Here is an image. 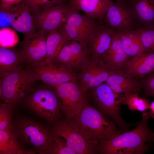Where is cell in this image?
I'll list each match as a JSON object with an SVG mask.
<instances>
[{
  "label": "cell",
  "instance_id": "cell-18",
  "mask_svg": "<svg viewBox=\"0 0 154 154\" xmlns=\"http://www.w3.org/2000/svg\"><path fill=\"white\" fill-rule=\"evenodd\" d=\"M73 9L84 12L85 14L104 23V20L112 1L111 0H66Z\"/></svg>",
  "mask_w": 154,
  "mask_h": 154
},
{
  "label": "cell",
  "instance_id": "cell-26",
  "mask_svg": "<svg viewBox=\"0 0 154 154\" xmlns=\"http://www.w3.org/2000/svg\"><path fill=\"white\" fill-rule=\"evenodd\" d=\"M0 154H28L11 130H0Z\"/></svg>",
  "mask_w": 154,
  "mask_h": 154
},
{
  "label": "cell",
  "instance_id": "cell-29",
  "mask_svg": "<svg viewBox=\"0 0 154 154\" xmlns=\"http://www.w3.org/2000/svg\"><path fill=\"white\" fill-rule=\"evenodd\" d=\"M15 108L5 102L0 104V130H11Z\"/></svg>",
  "mask_w": 154,
  "mask_h": 154
},
{
  "label": "cell",
  "instance_id": "cell-9",
  "mask_svg": "<svg viewBox=\"0 0 154 154\" xmlns=\"http://www.w3.org/2000/svg\"><path fill=\"white\" fill-rule=\"evenodd\" d=\"M48 125L52 135L62 139L76 154H98L96 149L65 120Z\"/></svg>",
  "mask_w": 154,
  "mask_h": 154
},
{
  "label": "cell",
  "instance_id": "cell-3",
  "mask_svg": "<svg viewBox=\"0 0 154 154\" xmlns=\"http://www.w3.org/2000/svg\"><path fill=\"white\" fill-rule=\"evenodd\" d=\"M11 130L28 154H42L53 138L48 126L17 113Z\"/></svg>",
  "mask_w": 154,
  "mask_h": 154
},
{
  "label": "cell",
  "instance_id": "cell-13",
  "mask_svg": "<svg viewBox=\"0 0 154 154\" xmlns=\"http://www.w3.org/2000/svg\"><path fill=\"white\" fill-rule=\"evenodd\" d=\"M31 68L36 74L37 80L48 86L77 82V75L59 64L42 61Z\"/></svg>",
  "mask_w": 154,
  "mask_h": 154
},
{
  "label": "cell",
  "instance_id": "cell-23",
  "mask_svg": "<svg viewBox=\"0 0 154 154\" xmlns=\"http://www.w3.org/2000/svg\"><path fill=\"white\" fill-rule=\"evenodd\" d=\"M24 64L25 60L21 50L0 46V76Z\"/></svg>",
  "mask_w": 154,
  "mask_h": 154
},
{
  "label": "cell",
  "instance_id": "cell-5",
  "mask_svg": "<svg viewBox=\"0 0 154 154\" xmlns=\"http://www.w3.org/2000/svg\"><path fill=\"white\" fill-rule=\"evenodd\" d=\"M47 86L33 89L20 104L49 124L63 118L55 93L50 87Z\"/></svg>",
  "mask_w": 154,
  "mask_h": 154
},
{
  "label": "cell",
  "instance_id": "cell-1",
  "mask_svg": "<svg viewBox=\"0 0 154 154\" xmlns=\"http://www.w3.org/2000/svg\"><path fill=\"white\" fill-rule=\"evenodd\" d=\"M67 121L98 152V144L121 133L113 120L88 102L77 114Z\"/></svg>",
  "mask_w": 154,
  "mask_h": 154
},
{
  "label": "cell",
  "instance_id": "cell-34",
  "mask_svg": "<svg viewBox=\"0 0 154 154\" xmlns=\"http://www.w3.org/2000/svg\"><path fill=\"white\" fill-rule=\"evenodd\" d=\"M15 4V0H0V11L7 13Z\"/></svg>",
  "mask_w": 154,
  "mask_h": 154
},
{
  "label": "cell",
  "instance_id": "cell-24",
  "mask_svg": "<svg viewBox=\"0 0 154 154\" xmlns=\"http://www.w3.org/2000/svg\"><path fill=\"white\" fill-rule=\"evenodd\" d=\"M116 31L121 39L124 50L129 58L145 53L144 47L136 30Z\"/></svg>",
  "mask_w": 154,
  "mask_h": 154
},
{
  "label": "cell",
  "instance_id": "cell-25",
  "mask_svg": "<svg viewBox=\"0 0 154 154\" xmlns=\"http://www.w3.org/2000/svg\"><path fill=\"white\" fill-rule=\"evenodd\" d=\"M67 40L58 30L48 32L46 40V54L43 61L52 62Z\"/></svg>",
  "mask_w": 154,
  "mask_h": 154
},
{
  "label": "cell",
  "instance_id": "cell-30",
  "mask_svg": "<svg viewBox=\"0 0 154 154\" xmlns=\"http://www.w3.org/2000/svg\"><path fill=\"white\" fill-rule=\"evenodd\" d=\"M53 136L52 140L44 150L43 154H76L62 139Z\"/></svg>",
  "mask_w": 154,
  "mask_h": 154
},
{
  "label": "cell",
  "instance_id": "cell-28",
  "mask_svg": "<svg viewBox=\"0 0 154 154\" xmlns=\"http://www.w3.org/2000/svg\"><path fill=\"white\" fill-rule=\"evenodd\" d=\"M135 30L139 35L145 53L154 52V25L139 26Z\"/></svg>",
  "mask_w": 154,
  "mask_h": 154
},
{
  "label": "cell",
  "instance_id": "cell-19",
  "mask_svg": "<svg viewBox=\"0 0 154 154\" xmlns=\"http://www.w3.org/2000/svg\"><path fill=\"white\" fill-rule=\"evenodd\" d=\"M114 30L110 45L100 58L110 69L123 70L130 58L124 50L117 31Z\"/></svg>",
  "mask_w": 154,
  "mask_h": 154
},
{
  "label": "cell",
  "instance_id": "cell-33",
  "mask_svg": "<svg viewBox=\"0 0 154 154\" xmlns=\"http://www.w3.org/2000/svg\"><path fill=\"white\" fill-rule=\"evenodd\" d=\"M141 84L145 96L154 97V73L145 78Z\"/></svg>",
  "mask_w": 154,
  "mask_h": 154
},
{
  "label": "cell",
  "instance_id": "cell-4",
  "mask_svg": "<svg viewBox=\"0 0 154 154\" xmlns=\"http://www.w3.org/2000/svg\"><path fill=\"white\" fill-rule=\"evenodd\" d=\"M36 81L37 76L33 69L23 64L0 76V88L4 102L16 108L33 89Z\"/></svg>",
  "mask_w": 154,
  "mask_h": 154
},
{
  "label": "cell",
  "instance_id": "cell-7",
  "mask_svg": "<svg viewBox=\"0 0 154 154\" xmlns=\"http://www.w3.org/2000/svg\"><path fill=\"white\" fill-rule=\"evenodd\" d=\"M58 98L63 119L68 121L77 114L88 102L87 93L81 89L77 82L49 86Z\"/></svg>",
  "mask_w": 154,
  "mask_h": 154
},
{
  "label": "cell",
  "instance_id": "cell-14",
  "mask_svg": "<svg viewBox=\"0 0 154 154\" xmlns=\"http://www.w3.org/2000/svg\"><path fill=\"white\" fill-rule=\"evenodd\" d=\"M48 32L41 30L25 36L21 49L25 64L32 67L44 60L46 54V40Z\"/></svg>",
  "mask_w": 154,
  "mask_h": 154
},
{
  "label": "cell",
  "instance_id": "cell-12",
  "mask_svg": "<svg viewBox=\"0 0 154 154\" xmlns=\"http://www.w3.org/2000/svg\"><path fill=\"white\" fill-rule=\"evenodd\" d=\"M113 70L100 58L91 57L77 74V81L82 90L87 93L89 90L105 82Z\"/></svg>",
  "mask_w": 154,
  "mask_h": 154
},
{
  "label": "cell",
  "instance_id": "cell-10",
  "mask_svg": "<svg viewBox=\"0 0 154 154\" xmlns=\"http://www.w3.org/2000/svg\"><path fill=\"white\" fill-rule=\"evenodd\" d=\"M73 10L67 3L46 7L33 15L36 30L48 33L57 29L66 22Z\"/></svg>",
  "mask_w": 154,
  "mask_h": 154
},
{
  "label": "cell",
  "instance_id": "cell-36",
  "mask_svg": "<svg viewBox=\"0 0 154 154\" xmlns=\"http://www.w3.org/2000/svg\"><path fill=\"white\" fill-rule=\"evenodd\" d=\"M130 1L131 0H116V1L127 6Z\"/></svg>",
  "mask_w": 154,
  "mask_h": 154
},
{
  "label": "cell",
  "instance_id": "cell-17",
  "mask_svg": "<svg viewBox=\"0 0 154 154\" xmlns=\"http://www.w3.org/2000/svg\"><path fill=\"white\" fill-rule=\"evenodd\" d=\"M114 32V29L103 23L91 35L85 45L91 57L101 58L109 49Z\"/></svg>",
  "mask_w": 154,
  "mask_h": 154
},
{
  "label": "cell",
  "instance_id": "cell-8",
  "mask_svg": "<svg viewBox=\"0 0 154 154\" xmlns=\"http://www.w3.org/2000/svg\"><path fill=\"white\" fill-rule=\"evenodd\" d=\"M78 12L73 9L66 22L57 30L66 40L76 41L85 46L91 35L102 24Z\"/></svg>",
  "mask_w": 154,
  "mask_h": 154
},
{
  "label": "cell",
  "instance_id": "cell-22",
  "mask_svg": "<svg viewBox=\"0 0 154 154\" xmlns=\"http://www.w3.org/2000/svg\"><path fill=\"white\" fill-rule=\"evenodd\" d=\"M127 6L137 27L154 25V0H131Z\"/></svg>",
  "mask_w": 154,
  "mask_h": 154
},
{
  "label": "cell",
  "instance_id": "cell-15",
  "mask_svg": "<svg viewBox=\"0 0 154 154\" xmlns=\"http://www.w3.org/2000/svg\"><path fill=\"white\" fill-rule=\"evenodd\" d=\"M104 23L117 31L135 30L138 26L127 6L117 1L111 4Z\"/></svg>",
  "mask_w": 154,
  "mask_h": 154
},
{
  "label": "cell",
  "instance_id": "cell-21",
  "mask_svg": "<svg viewBox=\"0 0 154 154\" xmlns=\"http://www.w3.org/2000/svg\"><path fill=\"white\" fill-rule=\"evenodd\" d=\"M123 70L133 77L143 78L154 71V52L145 53L129 58Z\"/></svg>",
  "mask_w": 154,
  "mask_h": 154
},
{
  "label": "cell",
  "instance_id": "cell-16",
  "mask_svg": "<svg viewBox=\"0 0 154 154\" xmlns=\"http://www.w3.org/2000/svg\"><path fill=\"white\" fill-rule=\"evenodd\" d=\"M6 13L10 16L13 29L25 37L36 31L33 14L26 0L14 5Z\"/></svg>",
  "mask_w": 154,
  "mask_h": 154
},
{
  "label": "cell",
  "instance_id": "cell-6",
  "mask_svg": "<svg viewBox=\"0 0 154 154\" xmlns=\"http://www.w3.org/2000/svg\"><path fill=\"white\" fill-rule=\"evenodd\" d=\"M89 90L95 107L113 120L121 133L128 131L131 126L138 124L127 123L121 117V106L125 98L124 94L114 92L104 83Z\"/></svg>",
  "mask_w": 154,
  "mask_h": 154
},
{
  "label": "cell",
  "instance_id": "cell-31",
  "mask_svg": "<svg viewBox=\"0 0 154 154\" xmlns=\"http://www.w3.org/2000/svg\"><path fill=\"white\" fill-rule=\"evenodd\" d=\"M15 30L9 27H4L0 29V46L11 48L17 44L19 38Z\"/></svg>",
  "mask_w": 154,
  "mask_h": 154
},
{
  "label": "cell",
  "instance_id": "cell-35",
  "mask_svg": "<svg viewBox=\"0 0 154 154\" xmlns=\"http://www.w3.org/2000/svg\"><path fill=\"white\" fill-rule=\"evenodd\" d=\"M150 111L148 112L150 117L154 118V100L150 104Z\"/></svg>",
  "mask_w": 154,
  "mask_h": 154
},
{
  "label": "cell",
  "instance_id": "cell-32",
  "mask_svg": "<svg viewBox=\"0 0 154 154\" xmlns=\"http://www.w3.org/2000/svg\"><path fill=\"white\" fill-rule=\"evenodd\" d=\"M33 14L51 5H58L66 3V0H26Z\"/></svg>",
  "mask_w": 154,
  "mask_h": 154
},
{
  "label": "cell",
  "instance_id": "cell-2",
  "mask_svg": "<svg viewBox=\"0 0 154 154\" xmlns=\"http://www.w3.org/2000/svg\"><path fill=\"white\" fill-rule=\"evenodd\" d=\"M148 112H143L139 125L132 130L121 133L98 145L100 154H142L147 151L150 143L154 142V133L149 128Z\"/></svg>",
  "mask_w": 154,
  "mask_h": 154
},
{
  "label": "cell",
  "instance_id": "cell-11",
  "mask_svg": "<svg viewBox=\"0 0 154 154\" xmlns=\"http://www.w3.org/2000/svg\"><path fill=\"white\" fill-rule=\"evenodd\" d=\"M90 57L86 46L67 40L53 62L63 65L77 75Z\"/></svg>",
  "mask_w": 154,
  "mask_h": 154
},
{
  "label": "cell",
  "instance_id": "cell-20",
  "mask_svg": "<svg viewBox=\"0 0 154 154\" xmlns=\"http://www.w3.org/2000/svg\"><path fill=\"white\" fill-rule=\"evenodd\" d=\"M114 92H135L143 88L141 83L123 70H113L105 82Z\"/></svg>",
  "mask_w": 154,
  "mask_h": 154
},
{
  "label": "cell",
  "instance_id": "cell-27",
  "mask_svg": "<svg viewBox=\"0 0 154 154\" xmlns=\"http://www.w3.org/2000/svg\"><path fill=\"white\" fill-rule=\"evenodd\" d=\"M124 94L125 98L123 104L127 105L131 111L137 110L143 112L149 109L150 104L148 99L140 97L133 92Z\"/></svg>",
  "mask_w": 154,
  "mask_h": 154
}]
</instances>
